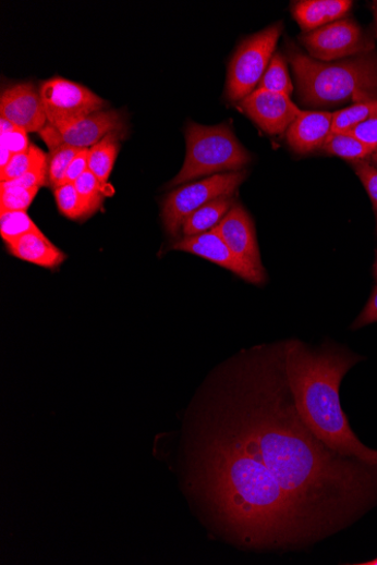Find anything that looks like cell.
<instances>
[{"label": "cell", "mask_w": 377, "mask_h": 565, "mask_svg": "<svg viewBox=\"0 0 377 565\" xmlns=\"http://www.w3.org/2000/svg\"><path fill=\"white\" fill-rule=\"evenodd\" d=\"M191 407L266 467L309 544L377 504V465L335 452L302 420L284 343L260 345L217 368Z\"/></svg>", "instance_id": "cell-1"}, {"label": "cell", "mask_w": 377, "mask_h": 565, "mask_svg": "<svg viewBox=\"0 0 377 565\" xmlns=\"http://www.w3.org/2000/svg\"><path fill=\"white\" fill-rule=\"evenodd\" d=\"M284 357L297 412L309 430L335 452L377 465V451L354 433L339 395L344 374L362 358L336 344L313 349L299 340L284 342Z\"/></svg>", "instance_id": "cell-2"}, {"label": "cell", "mask_w": 377, "mask_h": 565, "mask_svg": "<svg viewBox=\"0 0 377 565\" xmlns=\"http://www.w3.org/2000/svg\"><path fill=\"white\" fill-rule=\"evenodd\" d=\"M301 101L324 108L348 101H377V54L367 52L336 62H321L300 52L290 56Z\"/></svg>", "instance_id": "cell-3"}, {"label": "cell", "mask_w": 377, "mask_h": 565, "mask_svg": "<svg viewBox=\"0 0 377 565\" xmlns=\"http://www.w3.org/2000/svg\"><path fill=\"white\" fill-rule=\"evenodd\" d=\"M186 155L183 167L169 186H179L219 172H238L251 156L227 123L207 127L193 121L185 128Z\"/></svg>", "instance_id": "cell-4"}, {"label": "cell", "mask_w": 377, "mask_h": 565, "mask_svg": "<svg viewBox=\"0 0 377 565\" xmlns=\"http://www.w3.org/2000/svg\"><path fill=\"white\" fill-rule=\"evenodd\" d=\"M282 28V23H275L246 38L238 47L228 71L226 94L231 102H241L257 89L269 66Z\"/></svg>", "instance_id": "cell-5"}, {"label": "cell", "mask_w": 377, "mask_h": 565, "mask_svg": "<svg viewBox=\"0 0 377 565\" xmlns=\"http://www.w3.org/2000/svg\"><path fill=\"white\" fill-rule=\"evenodd\" d=\"M246 177V171L219 173L178 187L162 204L161 216L167 233L177 237L188 216L219 197L234 196Z\"/></svg>", "instance_id": "cell-6"}, {"label": "cell", "mask_w": 377, "mask_h": 565, "mask_svg": "<svg viewBox=\"0 0 377 565\" xmlns=\"http://www.w3.org/2000/svg\"><path fill=\"white\" fill-rule=\"evenodd\" d=\"M40 94L48 119L53 128L104 111L107 102L87 87L61 77H53L40 86Z\"/></svg>", "instance_id": "cell-7"}, {"label": "cell", "mask_w": 377, "mask_h": 565, "mask_svg": "<svg viewBox=\"0 0 377 565\" xmlns=\"http://www.w3.org/2000/svg\"><path fill=\"white\" fill-rule=\"evenodd\" d=\"M302 40L311 58L321 62L367 53L373 48L362 28L351 20H339L312 30Z\"/></svg>", "instance_id": "cell-8"}, {"label": "cell", "mask_w": 377, "mask_h": 565, "mask_svg": "<svg viewBox=\"0 0 377 565\" xmlns=\"http://www.w3.org/2000/svg\"><path fill=\"white\" fill-rule=\"evenodd\" d=\"M117 132H124L122 115L118 111L104 110L58 130L47 123L39 134L49 149L53 150L61 145L89 149L108 135Z\"/></svg>", "instance_id": "cell-9"}, {"label": "cell", "mask_w": 377, "mask_h": 565, "mask_svg": "<svg viewBox=\"0 0 377 565\" xmlns=\"http://www.w3.org/2000/svg\"><path fill=\"white\" fill-rule=\"evenodd\" d=\"M240 109L269 135L288 132L302 112L287 94L256 89L240 103Z\"/></svg>", "instance_id": "cell-10"}, {"label": "cell", "mask_w": 377, "mask_h": 565, "mask_svg": "<svg viewBox=\"0 0 377 565\" xmlns=\"http://www.w3.org/2000/svg\"><path fill=\"white\" fill-rule=\"evenodd\" d=\"M172 248L228 269L250 284L263 285L266 281L265 272L239 259L224 239L214 230L197 236L184 237L178 241Z\"/></svg>", "instance_id": "cell-11"}, {"label": "cell", "mask_w": 377, "mask_h": 565, "mask_svg": "<svg viewBox=\"0 0 377 565\" xmlns=\"http://www.w3.org/2000/svg\"><path fill=\"white\" fill-rule=\"evenodd\" d=\"M0 114L26 133H40L48 123L40 89L33 83L7 87L0 97Z\"/></svg>", "instance_id": "cell-12"}, {"label": "cell", "mask_w": 377, "mask_h": 565, "mask_svg": "<svg viewBox=\"0 0 377 565\" xmlns=\"http://www.w3.org/2000/svg\"><path fill=\"white\" fill-rule=\"evenodd\" d=\"M214 231L239 259L265 272L253 218L240 204L233 205Z\"/></svg>", "instance_id": "cell-13"}, {"label": "cell", "mask_w": 377, "mask_h": 565, "mask_svg": "<svg viewBox=\"0 0 377 565\" xmlns=\"http://www.w3.org/2000/svg\"><path fill=\"white\" fill-rule=\"evenodd\" d=\"M333 113L302 111L290 125L287 139L299 153H308L324 147L332 132Z\"/></svg>", "instance_id": "cell-14"}, {"label": "cell", "mask_w": 377, "mask_h": 565, "mask_svg": "<svg viewBox=\"0 0 377 565\" xmlns=\"http://www.w3.org/2000/svg\"><path fill=\"white\" fill-rule=\"evenodd\" d=\"M7 247L13 257L47 269L59 267L68 258L42 232L26 234Z\"/></svg>", "instance_id": "cell-15"}, {"label": "cell", "mask_w": 377, "mask_h": 565, "mask_svg": "<svg viewBox=\"0 0 377 565\" xmlns=\"http://www.w3.org/2000/svg\"><path fill=\"white\" fill-rule=\"evenodd\" d=\"M350 0H303L293 8V15L304 30H316L339 21L350 12Z\"/></svg>", "instance_id": "cell-16"}, {"label": "cell", "mask_w": 377, "mask_h": 565, "mask_svg": "<svg viewBox=\"0 0 377 565\" xmlns=\"http://www.w3.org/2000/svg\"><path fill=\"white\" fill-rule=\"evenodd\" d=\"M235 204L233 196L219 197L185 219L182 225L184 237L197 236L212 231Z\"/></svg>", "instance_id": "cell-17"}, {"label": "cell", "mask_w": 377, "mask_h": 565, "mask_svg": "<svg viewBox=\"0 0 377 565\" xmlns=\"http://www.w3.org/2000/svg\"><path fill=\"white\" fill-rule=\"evenodd\" d=\"M122 133H112L88 149V170L105 185L113 170Z\"/></svg>", "instance_id": "cell-18"}, {"label": "cell", "mask_w": 377, "mask_h": 565, "mask_svg": "<svg viewBox=\"0 0 377 565\" xmlns=\"http://www.w3.org/2000/svg\"><path fill=\"white\" fill-rule=\"evenodd\" d=\"M323 149L329 155L340 157V159L352 163L366 160L376 150V148L345 134H331Z\"/></svg>", "instance_id": "cell-19"}, {"label": "cell", "mask_w": 377, "mask_h": 565, "mask_svg": "<svg viewBox=\"0 0 377 565\" xmlns=\"http://www.w3.org/2000/svg\"><path fill=\"white\" fill-rule=\"evenodd\" d=\"M53 191L60 213L72 219V221H85V219L93 214L73 183L62 184L53 188Z\"/></svg>", "instance_id": "cell-20"}, {"label": "cell", "mask_w": 377, "mask_h": 565, "mask_svg": "<svg viewBox=\"0 0 377 565\" xmlns=\"http://www.w3.org/2000/svg\"><path fill=\"white\" fill-rule=\"evenodd\" d=\"M258 89L287 94L291 96L294 86L289 74L288 64L281 53H275L269 66L258 84Z\"/></svg>", "instance_id": "cell-21"}, {"label": "cell", "mask_w": 377, "mask_h": 565, "mask_svg": "<svg viewBox=\"0 0 377 565\" xmlns=\"http://www.w3.org/2000/svg\"><path fill=\"white\" fill-rule=\"evenodd\" d=\"M377 116V101L356 103L333 113L331 134H343L356 125Z\"/></svg>", "instance_id": "cell-22"}, {"label": "cell", "mask_w": 377, "mask_h": 565, "mask_svg": "<svg viewBox=\"0 0 377 565\" xmlns=\"http://www.w3.org/2000/svg\"><path fill=\"white\" fill-rule=\"evenodd\" d=\"M48 162V156L35 145L22 153L13 155L9 165L0 170V181L9 182L16 180L40 164Z\"/></svg>", "instance_id": "cell-23"}, {"label": "cell", "mask_w": 377, "mask_h": 565, "mask_svg": "<svg viewBox=\"0 0 377 565\" xmlns=\"http://www.w3.org/2000/svg\"><path fill=\"white\" fill-rule=\"evenodd\" d=\"M40 232L26 211L0 212V234L7 244L26 234Z\"/></svg>", "instance_id": "cell-24"}, {"label": "cell", "mask_w": 377, "mask_h": 565, "mask_svg": "<svg viewBox=\"0 0 377 565\" xmlns=\"http://www.w3.org/2000/svg\"><path fill=\"white\" fill-rule=\"evenodd\" d=\"M80 150V148L69 145H61L50 150L48 157V180L53 188L64 183L69 168Z\"/></svg>", "instance_id": "cell-25"}, {"label": "cell", "mask_w": 377, "mask_h": 565, "mask_svg": "<svg viewBox=\"0 0 377 565\" xmlns=\"http://www.w3.org/2000/svg\"><path fill=\"white\" fill-rule=\"evenodd\" d=\"M40 187L0 186V212L26 211Z\"/></svg>", "instance_id": "cell-26"}, {"label": "cell", "mask_w": 377, "mask_h": 565, "mask_svg": "<svg viewBox=\"0 0 377 565\" xmlns=\"http://www.w3.org/2000/svg\"><path fill=\"white\" fill-rule=\"evenodd\" d=\"M74 185L77 193L89 207L92 212L96 213L105 199V184H102L96 175L87 170L75 181Z\"/></svg>", "instance_id": "cell-27"}, {"label": "cell", "mask_w": 377, "mask_h": 565, "mask_svg": "<svg viewBox=\"0 0 377 565\" xmlns=\"http://www.w3.org/2000/svg\"><path fill=\"white\" fill-rule=\"evenodd\" d=\"M353 167L366 188L373 209L377 212V168L367 160L354 162Z\"/></svg>", "instance_id": "cell-28"}, {"label": "cell", "mask_w": 377, "mask_h": 565, "mask_svg": "<svg viewBox=\"0 0 377 565\" xmlns=\"http://www.w3.org/2000/svg\"><path fill=\"white\" fill-rule=\"evenodd\" d=\"M49 183L48 180V162L38 165L34 170H31L23 176L0 183V186H21V187H41Z\"/></svg>", "instance_id": "cell-29"}, {"label": "cell", "mask_w": 377, "mask_h": 565, "mask_svg": "<svg viewBox=\"0 0 377 565\" xmlns=\"http://www.w3.org/2000/svg\"><path fill=\"white\" fill-rule=\"evenodd\" d=\"M343 134L353 136L361 143L377 149V116L356 125V127Z\"/></svg>", "instance_id": "cell-30"}, {"label": "cell", "mask_w": 377, "mask_h": 565, "mask_svg": "<svg viewBox=\"0 0 377 565\" xmlns=\"http://www.w3.org/2000/svg\"><path fill=\"white\" fill-rule=\"evenodd\" d=\"M2 144L5 145L13 155L25 152L31 147L27 133L17 127L2 135Z\"/></svg>", "instance_id": "cell-31"}, {"label": "cell", "mask_w": 377, "mask_h": 565, "mask_svg": "<svg viewBox=\"0 0 377 565\" xmlns=\"http://www.w3.org/2000/svg\"><path fill=\"white\" fill-rule=\"evenodd\" d=\"M377 322V285L374 287L373 293L361 312V316L355 320L352 326V330H358L366 326Z\"/></svg>", "instance_id": "cell-32"}, {"label": "cell", "mask_w": 377, "mask_h": 565, "mask_svg": "<svg viewBox=\"0 0 377 565\" xmlns=\"http://www.w3.org/2000/svg\"><path fill=\"white\" fill-rule=\"evenodd\" d=\"M88 170V149H81L71 163L64 183H75ZM61 184V185H62Z\"/></svg>", "instance_id": "cell-33"}, {"label": "cell", "mask_w": 377, "mask_h": 565, "mask_svg": "<svg viewBox=\"0 0 377 565\" xmlns=\"http://www.w3.org/2000/svg\"><path fill=\"white\" fill-rule=\"evenodd\" d=\"M12 157L13 153L5 145L2 144V160H0V170H3L9 165V163L12 160Z\"/></svg>", "instance_id": "cell-34"}, {"label": "cell", "mask_w": 377, "mask_h": 565, "mask_svg": "<svg viewBox=\"0 0 377 565\" xmlns=\"http://www.w3.org/2000/svg\"><path fill=\"white\" fill-rule=\"evenodd\" d=\"M15 128V125L9 121L8 119L3 118V116H0V133H2V135L4 134H8L9 132H11L12 130Z\"/></svg>", "instance_id": "cell-35"}, {"label": "cell", "mask_w": 377, "mask_h": 565, "mask_svg": "<svg viewBox=\"0 0 377 565\" xmlns=\"http://www.w3.org/2000/svg\"><path fill=\"white\" fill-rule=\"evenodd\" d=\"M355 565H377V557L367 562L353 563Z\"/></svg>", "instance_id": "cell-36"}, {"label": "cell", "mask_w": 377, "mask_h": 565, "mask_svg": "<svg viewBox=\"0 0 377 565\" xmlns=\"http://www.w3.org/2000/svg\"><path fill=\"white\" fill-rule=\"evenodd\" d=\"M370 161L375 168H377V149L372 153Z\"/></svg>", "instance_id": "cell-37"}, {"label": "cell", "mask_w": 377, "mask_h": 565, "mask_svg": "<svg viewBox=\"0 0 377 565\" xmlns=\"http://www.w3.org/2000/svg\"><path fill=\"white\" fill-rule=\"evenodd\" d=\"M374 12H375V17H376V23H377V3L374 7Z\"/></svg>", "instance_id": "cell-38"}, {"label": "cell", "mask_w": 377, "mask_h": 565, "mask_svg": "<svg viewBox=\"0 0 377 565\" xmlns=\"http://www.w3.org/2000/svg\"><path fill=\"white\" fill-rule=\"evenodd\" d=\"M375 277L377 279V258H376V263H375Z\"/></svg>", "instance_id": "cell-39"}]
</instances>
